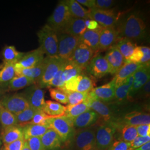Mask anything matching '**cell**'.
Listing matches in <instances>:
<instances>
[{
    "label": "cell",
    "instance_id": "obj_1",
    "mask_svg": "<svg viewBox=\"0 0 150 150\" xmlns=\"http://www.w3.org/2000/svg\"><path fill=\"white\" fill-rule=\"evenodd\" d=\"M117 32L122 38L139 40L145 37L146 25L140 17L132 14L123 22Z\"/></svg>",
    "mask_w": 150,
    "mask_h": 150
},
{
    "label": "cell",
    "instance_id": "obj_2",
    "mask_svg": "<svg viewBox=\"0 0 150 150\" xmlns=\"http://www.w3.org/2000/svg\"><path fill=\"white\" fill-rule=\"evenodd\" d=\"M40 48L44 54L48 57L58 55L57 33L47 24H46L37 33Z\"/></svg>",
    "mask_w": 150,
    "mask_h": 150
},
{
    "label": "cell",
    "instance_id": "obj_3",
    "mask_svg": "<svg viewBox=\"0 0 150 150\" xmlns=\"http://www.w3.org/2000/svg\"><path fill=\"white\" fill-rule=\"evenodd\" d=\"M49 129H53L59 136L62 142L70 141L75 134L72 121L66 116L50 117L46 121Z\"/></svg>",
    "mask_w": 150,
    "mask_h": 150
},
{
    "label": "cell",
    "instance_id": "obj_4",
    "mask_svg": "<svg viewBox=\"0 0 150 150\" xmlns=\"http://www.w3.org/2000/svg\"><path fill=\"white\" fill-rule=\"evenodd\" d=\"M117 131L113 121H104L96 129V141L98 150H106L114 141Z\"/></svg>",
    "mask_w": 150,
    "mask_h": 150
},
{
    "label": "cell",
    "instance_id": "obj_5",
    "mask_svg": "<svg viewBox=\"0 0 150 150\" xmlns=\"http://www.w3.org/2000/svg\"><path fill=\"white\" fill-rule=\"evenodd\" d=\"M96 128L93 126L80 129L74 136L75 150H98L96 141Z\"/></svg>",
    "mask_w": 150,
    "mask_h": 150
},
{
    "label": "cell",
    "instance_id": "obj_6",
    "mask_svg": "<svg viewBox=\"0 0 150 150\" xmlns=\"http://www.w3.org/2000/svg\"><path fill=\"white\" fill-rule=\"evenodd\" d=\"M43 61L45 66L43 73L38 82V86L42 89L48 87L50 82L67 60L61 59L58 56H46L44 58Z\"/></svg>",
    "mask_w": 150,
    "mask_h": 150
},
{
    "label": "cell",
    "instance_id": "obj_7",
    "mask_svg": "<svg viewBox=\"0 0 150 150\" xmlns=\"http://www.w3.org/2000/svg\"><path fill=\"white\" fill-rule=\"evenodd\" d=\"M72 17L64 1H61L48 18L47 25L56 32L60 33Z\"/></svg>",
    "mask_w": 150,
    "mask_h": 150
},
{
    "label": "cell",
    "instance_id": "obj_8",
    "mask_svg": "<svg viewBox=\"0 0 150 150\" xmlns=\"http://www.w3.org/2000/svg\"><path fill=\"white\" fill-rule=\"evenodd\" d=\"M0 104L8 111L17 115L30 107L22 93H13L1 97Z\"/></svg>",
    "mask_w": 150,
    "mask_h": 150
},
{
    "label": "cell",
    "instance_id": "obj_9",
    "mask_svg": "<svg viewBox=\"0 0 150 150\" xmlns=\"http://www.w3.org/2000/svg\"><path fill=\"white\" fill-rule=\"evenodd\" d=\"M58 55L61 59L68 60L80 43V38L64 33H58Z\"/></svg>",
    "mask_w": 150,
    "mask_h": 150
},
{
    "label": "cell",
    "instance_id": "obj_10",
    "mask_svg": "<svg viewBox=\"0 0 150 150\" xmlns=\"http://www.w3.org/2000/svg\"><path fill=\"white\" fill-rule=\"evenodd\" d=\"M94 53L90 48L80 42L67 61L74 64L81 70H84L87 68L92 58L93 57Z\"/></svg>",
    "mask_w": 150,
    "mask_h": 150
},
{
    "label": "cell",
    "instance_id": "obj_11",
    "mask_svg": "<svg viewBox=\"0 0 150 150\" xmlns=\"http://www.w3.org/2000/svg\"><path fill=\"white\" fill-rule=\"evenodd\" d=\"M30 107L37 110L42 111L45 104V92L35 84L27 87L22 93Z\"/></svg>",
    "mask_w": 150,
    "mask_h": 150
},
{
    "label": "cell",
    "instance_id": "obj_12",
    "mask_svg": "<svg viewBox=\"0 0 150 150\" xmlns=\"http://www.w3.org/2000/svg\"><path fill=\"white\" fill-rule=\"evenodd\" d=\"M90 18L102 28L114 27L118 20L117 15L112 10H90Z\"/></svg>",
    "mask_w": 150,
    "mask_h": 150
},
{
    "label": "cell",
    "instance_id": "obj_13",
    "mask_svg": "<svg viewBox=\"0 0 150 150\" xmlns=\"http://www.w3.org/2000/svg\"><path fill=\"white\" fill-rule=\"evenodd\" d=\"M113 121L116 127L121 126H137L141 125L150 124V115L149 113L132 111L124 115L122 117L115 119Z\"/></svg>",
    "mask_w": 150,
    "mask_h": 150
},
{
    "label": "cell",
    "instance_id": "obj_14",
    "mask_svg": "<svg viewBox=\"0 0 150 150\" xmlns=\"http://www.w3.org/2000/svg\"><path fill=\"white\" fill-rule=\"evenodd\" d=\"M91 75L96 79H101L110 74V67L105 56L97 54L93 56L87 68Z\"/></svg>",
    "mask_w": 150,
    "mask_h": 150
},
{
    "label": "cell",
    "instance_id": "obj_15",
    "mask_svg": "<svg viewBox=\"0 0 150 150\" xmlns=\"http://www.w3.org/2000/svg\"><path fill=\"white\" fill-rule=\"evenodd\" d=\"M44 58V54L39 47L25 54L20 60L15 64V69L18 70L35 67L41 63Z\"/></svg>",
    "mask_w": 150,
    "mask_h": 150
},
{
    "label": "cell",
    "instance_id": "obj_16",
    "mask_svg": "<svg viewBox=\"0 0 150 150\" xmlns=\"http://www.w3.org/2000/svg\"><path fill=\"white\" fill-rule=\"evenodd\" d=\"M150 64H145L134 73L133 83L129 91V100L138 93L145 83L150 80Z\"/></svg>",
    "mask_w": 150,
    "mask_h": 150
},
{
    "label": "cell",
    "instance_id": "obj_17",
    "mask_svg": "<svg viewBox=\"0 0 150 150\" xmlns=\"http://www.w3.org/2000/svg\"><path fill=\"white\" fill-rule=\"evenodd\" d=\"M85 102L90 109L96 112L100 117H101L103 121H110L115 120L113 116L112 112L107 105L91 96L90 93H88Z\"/></svg>",
    "mask_w": 150,
    "mask_h": 150
},
{
    "label": "cell",
    "instance_id": "obj_18",
    "mask_svg": "<svg viewBox=\"0 0 150 150\" xmlns=\"http://www.w3.org/2000/svg\"><path fill=\"white\" fill-rule=\"evenodd\" d=\"M115 83L113 79L108 83L93 88L89 93L91 96L106 103L115 100Z\"/></svg>",
    "mask_w": 150,
    "mask_h": 150
},
{
    "label": "cell",
    "instance_id": "obj_19",
    "mask_svg": "<svg viewBox=\"0 0 150 150\" xmlns=\"http://www.w3.org/2000/svg\"><path fill=\"white\" fill-rule=\"evenodd\" d=\"M118 38V32L115 27L102 28L100 32L98 51L108 50L117 42Z\"/></svg>",
    "mask_w": 150,
    "mask_h": 150
},
{
    "label": "cell",
    "instance_id": "obj_20",
    "mask_svg": "<svg viewBox=\"0 0 150 150\" xmlns=\"http://www.w3.org/2000/svg\"><path fill=\"white\" fill-rule=\"evenodd\" d=\"M105 57L110 65L111 75H115L125 64L122 55L115 45L108 50Z\"/></svg>",
    "mask_w": 150,
    "mask_h": 150
},
{
    "label": "cell",
    "instance_id": "obj_21",
    "mask_svg": "<svg viewBox=\"0 0 150 150\" xmlns=\"http://www.w3.org/2000/svg\"><path fill=\"white\" fill-rule=\"evenodd\" d=\"M145 64L137 63H126L118 70L113 79L115 81L116 87L121 85L129 76L134 75V73L142 67Z\"/></svg>",
    "mask_w": 150,
    "mask_h": 150
},
{
    "label": "cell",
    "instance_id": "obj_22",
    "mask_svg": "<svg viewBox=\"0 0 150 150\" xmlns=\"http://www.w3.org/2000/svg\"><path fill=\"white\" fill-rule=\"evenodd\" d=\"M100 117L96 112L90 109L73 120V126L76 129L88 128L96 123Z\"/></svg>",
    "mask_w": 150,
    "mask_h": 150
},
{
    "label": "cell",
    "instance_id": "obj_23",
    "mask_svg": "<svg viewBox=\"0 0 150 150\" xmlns=\"http://www.w3.org/2000/svg\"><path fill=\"white\" fill-rule=\"evenodd\" d=\"M86 30L85 20L71 17L61 33L80 38Z\"/></svg>",
    "mask_w": 150,
    "mask_h": 150
},
{
    "label": "cell",
    "instance_id": "obj_24",
    "mask_svg": "<svg viewBox=\"0 0 150 150\" xmlns=\"http://www.w3.org/2000/svg\"><path fill=\"white\" fill-rule=\"evenodd\" d=\"M21 138H23L22 128L18 125L0 131V139L4 145H8Z\"/></svg>",
    "mask_w": 150,
    "mask_h": 150
},
{
    "label": "cell",
    "instance_id": "obj_25",
    "mask_svg": "<svg viewBox=\"0 0 150 150\" xmlns=\"http://www.w3.org/2000/svg\"><path fill=\"white\" fill-rule=\"evenodd\" d=\"M41 141L46 150H55L61 147L62 141L53 129H49L41 137Z\"/></svg>",
    "mask_w": 150,
    "mask_h": 150
},
{
    "label": "cell",
    "instance_id": "obj_26",
    "mask_svg": "<svg viewBox=\"0 0 150 150\" xmlns=\"http://www.w3.org/2000/svg\"><path fill=\"white\" fill-rule=\"evenodd\" d=\"M100 30H87L80 37V42L85 45L94 52H98Z\"/></svg>",
    "mask_w": 150,
    "mask_h": 150
},
{
    "label": "cell",
    "instance_id": "obj_27",
    "mask_svg": "<svg viewBox=\"0 0 150 150\" xmlns=\"http://www.w3.org/2000/svg\"><path fill=\"white\" fill-rule=\"evenodd\" d=\"M71 16L74 18H81L83 20L91 19L90 10H87L75 0L64 1Z\"/></svg>",
    "mask_w": 150,
    "mask_h": 150
},
{
    "label": "cell",
    "instance_id": "obj_28",
    "mask_svg": "<svg viewBox=\"0 0 150 150\" xmlns=\"http://www.w3.org/2000/svg\"><path fill=\"white\" fill-rule=\"evenodd\" d=\"M22 128L25 141L32 137H41L49 129L47 125H26Z\"/></svg>",
    "mask_w": 150,
    "mask_h": 150
},
{
    "label": "cell",
    "instance_id": "obj_29",
    "mask_svg": "<svg viewBox=\"0 0 150 150\" xmlns=\"http://www.w3.org/2000/svg\"><path fill=\"white\" fill-rule=\"evenodd\" d=\"M44 66L45 64L43 60L41 63H40L35 67L28 69H22L15 70L16 75L23 76L27 77L28 78L33 80L36 83H38V81L40 80L41 76L42 75Z\"/></svg>",
    "mask_w": 150,
    "mask_h": 150
},
{
    "label": "cell",
    "instance_id": "obj_30",
    "mask_svg": "<svg viewBox=\"0 0 150 150\" xmlns=\"http://www.w3.org/2000/svg\"><path fill=\"white\" fill-rule=\"evenodd\" d=\"M42 111L50 117H60L64 116L66 112V106L59 102L48 100L45 101Z\"/></svg>",
    "mask_w": 150,
    "mask_h": 150
},
{
    "label": "cell",
    "instance_id": "obj_31",
    "mask_svg": "<svg viewBox=\"0 0 150 150\" xmlns=\"http://www.w3.org/2000/svg\"><path fill=\"white\" fill-rule=\"evenodd\" d=\"M25 54L17 51L13 46H6L2 52L4 64H16Z\"/></svg>",
    "mask_w": 150,
    "mask_h": 150
},
{
    "label": "cell",
    "instance_id": "obj_32",
    "mask_svg": "<svg viewBox=\"0 0 150 150\" xmlns=\"http://www.w3.org/2000/svg\"><path fill=\"white\" fill-rule=\"evenodd\" d=\"M35 83L36 82L34 81L27 77L16 75L7 83V87L10 91H18Z\"/></svg>",
    "mask_w": 150,
    "mask_h": 150
},
{
    "label": "cell",
    "instance_id": "obj_33",
    "mask_svg": "<svg viewBox=\"0 0 150 150\" xmlns=\"http://www.w3.org/2000/svg\"><path fill=\"white\" fill-rule=\"evenodd\" d=\"M115 45L122 55L125 63L131 57L136 47L130 40L126 38H120Z\"/></svg>",
    "mask_w": 150,
    "mask_h": 150
},
{
    "label": "cell",
    "instance_id": "obj_34",
    "mask_svg": "<svg viewBox=\"0 0 150 150\" xmlns=\"http://www.w3.org/2000/svg\"><path fill=\"white\" fill-rule=\"evenodd\" d=\"M119 133L118 140L131 143L137 136L136 126H121L117 127V131Z\"/></svg>",
    "mask_w": 150,
    "mask_h": 150
},
{
    "label": "cell",
    "instance_id": "obj_35",
    "mask_svg": "<svg viewBox=\"0 0 150 150\" xmlns=\"http://www.w3.org/2000/svg\"><path fill=\"white\" fill-rule=\"evenodd\" d=\"M1 130L17 125L15 115L6 110L0 104Z\"/></svg>",
    "mask_w": 150,
    "mask_h": 150
},
{
    "label": "cell",
    "instance_id": "obj_36",
    "mask_svg": "<svg viewBox=\"0 0 150 150\" xmlns=\"http://www.w3.org/2000/svg\"><path fill=\"white\" fill-rule=\"evenodd\" d=\"M89 110L90 109L85 101L76 105H67L66 106V112L64 113V116L70 118L72 121V120H74L76 117H78L82 113Z\"/></svg>",
    "mask_w": 150,
    "mask_h": 150
},
{
    "label": "cell",
    "instance_id": "obj_37",
    "mask_svg": "<svg viewBox=\"0 0 150 150\" xmlns=\"http://www.w3.org/2000/svg\"><path fill=\"white\" fill-rule=\"evenodd\" d=\"M131 87L129 86V83L126 80L118 87H116L115 93V100L118 103H122L129 100V91Z\"/></svg>",
    "mask_w": 150,
    "mask_h": 150
},
{
    "label": "cell",
    "instance_id": "obj_38",
    "mask_svg": "<svg viewBox=\"0 0 150 150\" xmlns=\"http://www.w3.org/2000/svg\"><path fill=\"white\" fill-rule=\"evenodd\" d=\"M82 71V70L79 67L67 60L62 72V80L64 83L72 77L81 75Z\"/></svg>",
    "mask_w": 150,
    "mask_h": 150
},
{
    "label": "cell",
    "instance_id": "obj_39",
    "mask_svg": "<svg viewBox=\"0 0 150 150\" xmlns=\"http://www.w3.org/2000/svg\"><path fill=\"white\" fill-rule=\"evenodd\" d=\"M37 111H38L29 107L21 112L15 115L17 125L21 127L26 125L32 120Z\"/></svg>",
    "mask_w": 150,
    "mask_h": 150
},
{
    "label": "cell",
    "instance_id": "obj_40",
    "mask_svg": "<svg viewBox=\"0 0 150 150\" xmlns=\"http://www.w3.org/2000/svg\"><path fill=\"white\" fill-rule=\"evenodd\" d=\"M16 76L15 64H5L0 71V83H7Z\"/></svg>",
    "mask_w": 150,
    "mask_h": 150
},
{
    "label": "cell",
    "instance_id": "obj_41",
    "mask_svg": "<svg viewBox=\"0 0 150 150\" xmlns=\"http://www.w3.org/2000/svg\"><path fill=\"white\" fill-rule=\"evenodd\" d=\"M64 92L68 98V105H76L81 103L85 102L87 99L88 93H81L77 91L70 92V91H64Z\"/></svg>",
    "mask_w": 150,
    "mask_h": 150
},
{
    "label": "cell",
    "instance_id": "obj_42",
    "mask_svg": "<svg viewBox=\"0 0 150 150\" xmlns=\"http://www.w3.org/2000/svg\"><path fill=\"white\" fill-rule=\"evenodd\" d=\"M93 88V82L88 77L82 75L77 88V92L88 93Z\"/></svg>",
    "mask_w": 150,
    "mask_h": 150
},
{
    "label": "cell",
    "instance_id": "obj_43",
    "mask_svg": "<svg viewBox=\"0 0 150 150\" xmlns=\"http://www.w3.org/2000/svg\"><path fill=\"white\" fill-rule=\"evenodd\" d=\"M49 91L51 97L57 102L64 105L68 104L67 96L62 90L56 88H50Z\"/></svg>",
    "mask_w": 150,
    "mask_h": 150
},
{
    "label": "cell",
    "instance_id": "obj_44",
    "mask_svg": "<svg viewBox=\"0 0 150 150\" xmlns=\"http://www.w3.org/2000/svg\"><path fill=\"white\" fill-rule=\"evenodd\" d=\"M66 61L61 67V68L54 76L53 79L50 82V83L48 84V87H54L56 88H59L60 90H62L64 88V83L62 80V75L64 70V66L66 63Z\"/></svg>",
    "mask_w": 150,
    "mask_h": 150
},
{
    "label": "cell",
    "instance_id": "obj_45",
    "mask_svg": "<svg viewBox=\"0 0 150 150\" xmlns=\"http://www.w3.org/2000/svg\"><path fill=\"white\" fill-rule=\"evenodd\" d=\"M144 47L145 46H136L133 54L125 64L133 62L141 64V61L144 57Z\"/></svg>",
    "mask_w": 150,
    "mask_h": 150
},
{
    "label": "cell",
    "instance_id": "obj_46",
    "mask_svg": "<svg viewBox=\"0 0 150 150\" xmlns=\"http://www.w3.org/2000/svg\"><path fill=\"white\" fill-rule=\"evenodd\" d=\"M82 75L72 77L70 79V80L65 82L64 83V87L61 90L63 91H70V92L76 91L79 82L82 77Z\"/></svg>",
    "mask_w": 150,
    "mask_h": 150
},
{
    "label": "cell",
    "instance_id": "obj_47",
    "mask_svg": "<svg viewBox=\"0 0 150 150\" xmlns=\"http://www.w3.org/2000/svg\"><path fill=\"white\" fill-rule=\"evenodd\" d=\"M50 117L43 112V111H38L27 125H46L47 120Z\"/></svg>",
    "mask_w": 150,
    "mask_h": 150
},
{
    "label": "cell",
    "instance_id": "obj_48",
    "mask_svg": "<svg viewBox=\"0 0 150 150\" xmlns=\"http://www.w3.org/2000/svg\"><path fill=\"white\" fill-rule=\"evenodd\" d=\"M130 143L122 140H114L106 150H129Z\"/></svg>",
    "mask_w": 150,
    "mask_h": 150
},
{
    "label": "cell",
    "instance_id": "obj_49",
    "mask_svg": "<svg viewBox=\"0 0 150 150\" xmlns=\"http://www.w3.org/2000/svg\"><path fill=\"white\" fill-rule=\"evenodd\" d=\"M25 141L31 150H46L41 142L40 137H32Z\"/></svg>",
    "mask_w": 150,
    "mask_h": 150
},
{
    "label": "cell",
    "instance_id": "obj_50",
    "mask_svg": "<svg viewBox=\"0 0 150 150\" xmlns=\"http://www.w3.org/2000/svg\"><path fill=\"white\" fill-rule=\"evenodd\" d=\"M149 142H150V136H137L133 141H132L130 143V147L129 150H134L136 149H137Z\"/></svg>",
    "mask_w": 150,
    "mask_h": 150
},
{
    "label": "cell",
    "instance_id": "obj_51",
    "mask_svg": "<svg viewBox=\"0 0 150 150\" xmlns=\"http://www.w3.org/2000/svg\"><path fill=\"white\" fill-rule=\"evenodd\" d=\"M113 4L114 1L112 0H97L95 2V8L104 10H110Z\"/></svg>",
    "mask_w": 150,
    "mask_h": 150
},
{
    "label": "cell",
    "instance_id": "obj_52",
    "mask_svg": "<svg viewBox=\"0 0 150 150\" xmlns=\"http://www.w3.org/2000/svg\"><path fill=\"white\" fill-rule=\"evenodd\" d=\"M25 143L23 138L17 139L8 145H4L7 150H22Z\"/></svg>",
    "mask_w": 150,
    "mask_h": 150
},
{
    "label": "cell",
    "instance_id": "obj_53",
    "mask_svg": "<svg viewBox=\"0 0 150 150\" xmlns=\"http://www.w3.org/2000/svg\"><path fill=\"white\" fill-rule=\"evenodd\" d=\"M138 136H150V124L141 125L136 126Z\"/></svg>",
    "mask_w": 150,
    "mask_h": 150
},
{
    "label": "cell",
    "instance_id": "obj_54",
    "mask_svg": "<svg viewBox=\"0 0 150 150\" xmlns=\"http://www.w3.org/2000/svg\"><path fill=\"white\" fill-rule=\"evenodd\" d=\"M85 23L87 30H101L102 27L99 25V24L93 20L87 19L85 20Z\"/></svg>",
    "mask_w": 150,
    "mask_h": 150
},
{
    "label": "cell",
    "instance_id": "obj_55",
    "mask_svg": "<svg viewBox=\"0 0 150 150\" xmlns=\"http://www.w3.org/2000/svg\"><path fill=\"white\" fill-rule=\"evenodd\" d=\"M77 2L80 5L85 6L92 10L95 8L96 0H77Z\"/></svg>",
    "mask_w": 150,
    "mask_h": 150
},
{
    "label": "cell",
    "instance_id": "obj_56",
    "mask_svg": "<svg viewBox=\"0 0 150 150\" xmlns=\"http://www.w3.org/2000/svg\"><path fill=\"white\" fill-rule=\"evenodd\" d=\"M143 91L144 95H146V96H149L150 95V80L147 81L145 84V85L142 87L141 88Z\"/></svg>",
    "mask_w": 150,
    "mask_h": 150
},
{
    "label": "cell",
    "instance_id": "obj_57",
    "mask_svg": "<svg viewBox=\"0 0 150 150\" xmlns=\"http://www.w3.org/2000/svg\"><path fill=\"white\" fill-rule=\"evenodd\" d=\"M132 150H150V142L139 147L137 149Z\"/></svg>",
    "mask_w": 150,
    "mask_h": 150
},
{
    "label": "cell",
    "instance_id": "obj_58",
    "mask_svg": "<svg viewBox=\"0 0 150 150\" xmlns=\"http://www.w3.org/2000/svg\"><path fill=\"white\" fill-rule=\"evenodd\" d=\"M22 150H31V149H30V147H28V146L27 145V143L26 142V141H25V143H24V145L23 146V148Z\"/></svg>",
    "mask_w": 150,
    "mask_h": 150
},
{
    "label": "cell",
    "instance_id": "obj_59",
    "mask_svg": "<svg viewBox=\"0 0 150 150\" xmlns=\"http://www.w3.org/2000/svg\"><path fill=\"white\" fill-rule=\"evenodd\" d=\"M63 150H75L74 149V148L72 147H66Z\"/></svg>",
    "mask_w": 150,
    "mask_h": 150
},
{
    "label": "cell",
    "instance_id": "obj_60",
    "mask_svg": "<svg viewBox=\"0 0 150 150\" xmlns=\"http://www.w3.org/2000/svg\"><path fill=\"white\" fill-rule=\"evenodd\" d=\"M0 150H7L6 149L5 147V146L3 145L1 147V149H0Z\"/></svg>",
    "mask_w": 150,
    "mask_h": 150
},
{
    "label": "cell",
    "instance_id": "obj_61",
    "mask_svg": "<svg viewBox=\"0 0 150 150\" xmlns=\"http://www.w3.org/2000/svg\"><path fill=\"white\" fill-rule=\"evenodd\" d=\"M1 139H0V147H1ZM1 149V148H0Z\"/></svg>",
    "mask_w": 150,
    "mask_h": 150
},
{
    "label": "cell",
    "instance_id": "obj_62",
    "mask_svg": "<svg viewBox=\"0 0 150 150\" xmlns=\"http://www.w3.org/2000/svg\"><path fill=\"white\" fill-rule=\"evenodd\" d=\"M1 93H0V99H1Z\"/></svg>",
    "mask_w": 150,
    "mask_h": 150
},
{
    "label": "cell",
    "instance_id": "obj_63",
    "mask_svg": "<svg viewBox=\"0 0 150 150\" xmlns=\"http://www.w3.org/2000/svg\"><path fill=\"white\" fill-rule=\"evenodd\" d=\"M0 131H1V125H0Z\"/></svg>",
    "mask_w": 150,
    "mask_h": 150
},
{
    "label": "cell",
    "instance_id": "obj_64",
    "mask_svg": "<svg viewBox=\"0 0 150 150\" xmlns=\"http://www.w3.org/2000/svg\"><path fill=\"white\" fill-rule=\"evenodd\" d=\"M0 71H1V69H0Z\"/></svg>",
    "mask_w": 150,
    "mask_h": 150
}]
</instances>
